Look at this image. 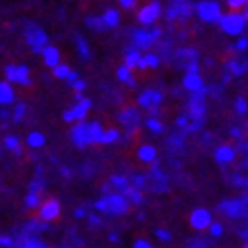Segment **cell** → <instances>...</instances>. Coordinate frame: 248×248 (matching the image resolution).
<instances>
[{
  "label": "cell",
  "mask_w": 248,
  "mask_h": 248,
  "mask_svg": "<svg viewBox=\"0 0 248 248\" xmlns=\"http://www.w3.org/2000/svg\"><path fill=\"white\" fill-rule=\"evenodd\" d=\"M190 224L196 230H206L210 224H212V214H210L208 210H204V208H198L190 216Z\"/></svg>",
  "instance_id": "obj_8"
},
{
  "label": "cell",
  "mask_w": 248,
  "mask_h": 248,
  "mask_svg": "<svg viewBox=\"0 0 248 248\" xmlns=\"http://www.w3.org/2000/svg\"><path fill=\"white\" fill-rule=\"evenodd\" d=\"M145 125H147V129L154 131V133H164V123L159 119H155V117L145 119Z\"/></svg>",
  "instance_id": "obj_28"
},
{
  "label": "cell",
  "mask_w": 248,
  "mask_h": 248,
  "mask_svg": "<svg viewBox=\"0 0 248 248\" xmlns=\"http://www.w3.org/2000/svg\"><path fill=\"white\" fill-rule=\"evenodd\" d=\"M196 12L204 22H220L222 18V10L218 2H200L196 4Z\"/></svg>",
  "instance_id": "obj_5"
},
{
  "label": "cell",
  "mask_w": 248,
  "mask_h": 248,
  "mask_svg": "<svg viewBox=\"0 0 248 248\" xmlns=\"http://www.w3.org/2000/svg\"><path fill=\"white\" fill-rule=\"evenodd\" d=\"M234 109H236L238 115H244L246 113V101H244V97H238L236 99V105H234Z\"/></svg>",
  "instance_id": "obj_41"
},
{
  "label": "cell",
  "mask_w": 248,
  "mask_h": 248,
  "mask_svg": "<svg viewBox=\"0 0 248 248\" xmlns=\"http://www.w3.org/2000/svg\"><path fill=\"white\" fill-rule=\"evenodd\" d=\"M238 234H240V238H244V240H246V236H248V232H246V228H244V230H240Z\"/></svg>",
  "instance_id": "obj_61"
},
{
  "label": "cell",
  "mask_w": 248,
  "mask_h": 248,
  "mask_svg": "<svg viewBox=\"0 0 248 248\" xmlns=\"http://www.w3.org/2000/svg\"><path fill=\"white\" fill-rule=\"evenodd\" d=\"M133 248H154V246L147 242V240H138V242L133 244Z\"/></svg>",
  "instance_id": "obj_49"
},
{
  "label": "cell",
  "mask_w": 248,
  "mask_h": 248,
  "mask_svg": "<svg viewBox=\"0 0 248 248\" xmlns=\"http://www.w3.org/2000/svg\"><path fill=\"white\" fill-rule=\"evenodd\" d=\"M77 48H79V55L81 57H89V46H87V43H85V39H81V36H77Z\"/></svg>",
  "instance_id": "obj_37"
},
{
  "label": "cell",
  "mask_w": 248,
  "mask_h": 248,
  "mask_svg": "<svg viewBox=\"0 0 248 248\" xmlns=\"http://www.w3.org/2000/svg\"><path fill=\"white\" fill-rule=\"evenodd\" d=\"M71 140H73V143L79 147V150H83V147L89 145V133H87V123L85 121H79L77 125L73 127Z\"/></svg>",
  "instance_id": "obj_10"
},
{
  "label": "cell",
  "mask_w": 248,
  "mask_h": 248,
  "mask_svg": "<svg viewBox=\"0 0 248 248\" xmlns=\"http://www.w3.org/2000/svg\"><path fill=\"white\" fill-rule=\"evenodd\" d=\"M246 46H248V39H246V36L236 43V48H238V51H246Z\"/></svg>",
  "instance_id": "obj_51"
},
{
  "label": "cell",
  "mask_w": 248,
  "mask_h": 248,
  "mask_svg": "<svg viewBox=\"0 0 248 248\" xmlns=\"http://www.w3.org/2000/svg\"><path fill=\"white\" fill-rule=\"evenodd\" d=\"M228 6H232V8H242V6H246V2H240V0H232V2H228Z\"/></svg>",
  "instance_id": "obj_54"
},
{
  "label": "cell",
  "mask_w": 248,
  "mask_h": 248,
  "mask_svg": "<svg viewBox=\"0 0 248 248\" xmlns=\"http://www.w3.org/2000/svg\"><path fill=\"white\" fill-rule=\"evenodd\" d=\"M184 87L192 93H198L200 89H204V81L200 75H186L184 77Z\"/></svg>",
  "instance_id": "obj_14"
},
{
  "label": "cell",
  "mask_w": 248,
  "mask_h": 248,
  "mask_svg": "<svg viewBox=\"0 0 248 248\" xmlns=\"http://www.w3.org/2000/svg\"><path fill=\"white\" fill-rule=\"evenodd\" d=\"M244 24H246V8L242 15L238 12H228V15H222L220 18V27L228 36H236L244 31Z\"/></svg>",
  "instance_id": "obj_2"
},
{
  "label": "cell",
  "mask_w": 248,
  "mask_h": 248,
  "mask_svg": "<svg viewBox=\"0 0 248 248\" xmlns=\"http://www.w3.org/2000/svg\"><path fill=\"white\" fill-rule=\"evenodd\" d=\"M117 79L119 81H123V83H127V85H135V81H133V77H131V71H127L125 67H119L117 69Z\"/></svg>",
  "instance_id": "obj_29"
},
{
  "label": "cell",
  "mask_w": 248,
  "mask_h": 248,
  "mask_svg": "<svg viewBox=\"0 0 248 248\" xmlns=\"http://www.w3.org/2000/svg\"><path fill=\"white\" fill-rule=\"evenodd\" d=\"M75 99L77 101H83V93H75Z\"/></svg>",
  "instance_id": "obj_63"
},
{
  "label": "cell",
  "mask_w": 248,
  "mask_h": 248,
  "mask_svg": "<svg viewBox=\"0 0 248 248\" xmlns=\"http://www.w3.org/2000/svg\"><path fill=\"white\" fill-rule=\"evenodd\" d=\"M24 204H27V208H36V206H39L41 204V198L39 196H36V194H29L27 196V202H24Z\"/></svg>",
  "instance_id": "obj_38"
},
{
  "label": "cell",
  "mask_w": 248,
  "mask_h": 248,
  "mask_svg": "<svg viewBox=\"0 0 248 248\" xmlns=\"http://www.w3.org/2000/svg\"><path fill=\"white\" fill-rule=\"evenodd\" d=\"M95 208L99 210V212H105V214L123 216L129 210V202L121 194H109V196H103L101 200H97Z\"/></svg>",
  "instance_id": "obj_1"
},
{
  "label": "cell",
  "mask_w": 248,
  "mask_h": 248,
  "mask_svg": "<svg viewBox=\"0 0 248 248\" xmlns=\"http://www.w3.org/2000/svg\"><path fill=\"white\" fill-rule=\"evenodd\" d=\"M178 125H180V127H188V117L182 115V117L178 119Z\"/></svg>",
  "instance_id": "obj_57"
},
{
  "label": "cell",
  "mask_w": 248,
  "mask_h": 248,
  "mask_svg": "<svg viewBox=\"0 0 248 248\" xmlns=\"http://www.w3.org/2000/svg\"><path fill=\"white\" fill-rule=\"evenodd\" d=\"M87 27L89 29H93V31H97V32H103L107 27L103 24V20L101 18H95V16H89L87 18Z\"/></svg>",
  "instance_id": "obj_31"
},
{
  "label": "cell",
  "mask_w": 248,
  "mask_h": 248,
  "mask_svg": "<svg viewBox=\"0 0 248 248\" xmlns=\"http://www.w3.org/2000/svg\"><path fill=\"white\" fill-rule=\"evenodd\" d=\"M140 61H141L140 51H135V48H133V51H127V55H125V65H123V67H125L127 71H131L133 67H138Z\"/></svg>",
  "instance_id": "obj_20"
},
{
  "label": "cell",
  "mask_w": 248,
  "mask_h": 248,
  "mask_svg": "<svg viewBox=\"0 0 248 248\" xmlns=\"http://www.w3.org/2000/svg\"><path fill=\"white\" fill-rule=\"evenodd\" d=\"M190 117L194 121H204V117H206L204 103H190Z\"/></svg>",
  "instance_id": "obj_19"
},
{
  "label": "cell",
  "mask_w": 248,
  "mask_h": 248,
  "mask_svg": "<svg viewBox=\"0 0 248 248\" xmlns=\"http://www.w3.org/2000/svg\"><path fill=\"white\" fill-rule=\"evenodd\" d=\"M4 75H6V83H18V85H31V71L29 67H12L8 65L4 69Z\"/></svg>",
  "instance_id": "obj_6"
},
{
  "label": "cell",
  "mask_w": 248,
  "mask_h": 248,
  "mask_svg": "<svg viewBox=\"0 0 248 248\" xmlns=\"http://www.w3.org/2000/svg\"><path fill=\"white\" fill-rule=\"evenodd\" d=\"M206 230H208V234H210V236H214V238L222 236V232H224V228H222V224H220V222H212V224H210Z\"/></svg>",
  "instance_id": "obj_34"
},
{
  "label": "cell",
  "mask_w": 248,
  "mask_h": 248,
  "mask_svg": "<svg viewBox=\"0 0 248 248\" xmlns=\"http://www.w3.org/2000/svg\"><path fill=\"white\" fill-rule=\"evenodd\" d=\"M230 133H232V138H234V140H240V138H242V131H240L238 127H232Z\"/></svg>",
  "instance_id": "obj_52"
},
{
  "label": "cell",
  "mask_w": 248,
  "mask_h": 248,
  "mask_svg": "<svg viewBox=\"0 0 248 248\" xmlns=\"http://www.w3.org/2000/svg\"><path fill=\"white\" fill-rule=\"evenodd\" d=\"M69 73H71V69H69L67 65H57L55 71H53V75H55L57 79H67Z\"/></svg>",
  "instance_id": "obj_35"
},
{
  "label": "cell",
  "mask_w": 248,
  "mask_h": 248,
  "mask_svg": "<svg viewBox=\"0 0 248 248\" xmlns=\"http://www.w3.org/2000/svg\"><path fill=\"white\" fill-rule=\"evenodd\" d=\"M41 190H43V180H41V178L32 180V184H31V194H36V196H39Z\"/></svg>",
  "instance_id": "obj_42"
},
{
  "label": "cell",
  "mask_w": 248,
  "mask_h": 248,
  "mask_svg": "<svg viewBox=\"0 0 248 248\" xmlns=\"http://www.w3.org/2000/svg\"><path fill=\"white\" fill-rule=\"evenodd\" d=\"M87 218H89V224L91 226H99V224H101V218H99L97 214H89Z\"/></svg>",
  "instance_id": "obj_47"
},
{
  "label": "cell",
  "mask_w": 248,
  "mask_h": 248,
  "mask_svg": "<svg viewBox=\"0 0 248 248\" xmlns=\"http://www.w3.org/2000/svg\"><path fill=\"white\" fill-rule=\"evenodd\" d=\"M15 101V91H12V87L4 81L0 83V105H8Z\"/></svg>",
  "instance_id": "obj_16"
},
{
  "label": "cell",
  "mask_w": 248,
  "mask_h": 248,
  "mask_svg": "<svg viewBox=\"0 0 248 248\" xmlns=\"http://www.w3.org/2000/svg\"><path fill=\"white\" fill-rule=\"evenodd\" d=\"M79 105H83V107H85V109H87V111H89V109H91V105H93V103H91V99H83V101H79Z\"/></svg>",
  "instance_id": "obj_56"
},
{
  "label": "cell",
  "mask_w": 248,
  "mask_h": 248,
  "mask_svg": "<svg viewBox=\"0 0 248 248\" xmlns=\"http://www.w3.org/2000/svg\"><path fill=\"white\" fill-rule=\"evenodd\" d=\"M141 63H143V67L147 69H155L157 65H159V59H157V55H145V57H141Z\"/></svg>",
  "instance_id": "obj_32"
},
{
  "label": "cell",
  "mask_w": 248,
  "mask_h": 248,
  "mask_svg": "<svg viewBox=\"0 0 248 248\" xmlns=\"http://www.w3.org/2000/svg\"><path fill=\"white\" fill-rule=\"evenodd\" d=\"M218 210L228 218H246V196L236 200H222Z\"/></svg>",
  "instance_id": "obj_3"
},
{
  "label": "cell",
  "mask_w": 248,
  "mask_h": 248,
  "mask_svg": "<svg viewBox=\"0 0 248 248\" xmlns=\"http://www.w3.org/2000/svg\"><path fill=\"white\" fill-rule=\"evenodd\" d=\"M123 8H133V2H131V0H121V2H119Z\"/></svg>",
  "instance_id": "obj_59"
},
{
  "label": "cell",
  "mask_w": 248,
  "mask_h": 248,
  "mask_svg": "<svg viewBox=\"0 0 248 248\" xmlns=\"http://www.w3.org/2000/svg\"><path fill=\"white\" fill-rule=\"evenodd\" d=\"M162 99H164L162 91H155V89H147V91H143V93H141V95L138 97V103H140L141 107L157 109V105L162 103Z\"/></svg>",
  "instance_id": "obj_9"
},
{
  "label": "cell",
  "mask_w": 248,
  "mask_h": 248,
  "mask_svg": "<svg viewBox=\"0 0 248 248\" xmlns=\"http://www.w3.org/2000/svg\"><path fill=\"white\" fill-rule=\"evenodd\" d=\"M119 140V131L117 129H107L101 133V140H99V143H103V145H109V143H113Z\"/></svg>",
  "instance_id": "obj_23"
},
{
  "label": "cell",
  "mask_w": 248,
  "mask_h": 248,
  "mask_svg": "<svg viewBox=\"0 0 248 248\" xmlns=\"http://www.w3.org/2000/svg\"><path fill=\"white\" fill-rule=\"evenodd\" d=\"M234 155H236V150H234V147H230V145H220L218 150L214 152L216 164H222V166L234 162Z\"/></svg>",
  "instance_id": "obj_12"
},
{
  "label": "cell",
  "mask_w": 248,
  "mask_h": 248,
  "mask_svg": "<svg viewBox=\"0 0 248 248\" xmlns=\"http://www.w3.org/2000/svg\"><path fill=\"white\" fill-rule=\"evenodd\" d=\"M18 248H46V244H45L43 240H39V238L31 236V238H24Z\"/></svg>",
  "instance_id": "obj_27"
},
{
  "label": "cell",
  "mask_w": 248,
  "mask_h": 248,
  "mask_svg": "<svg viewBox=\"0 0 248 248\" xmlns=\"http://www.w3.org/2000/svg\"><path fill=\"white\" fill-rule=\"evenodd\" d=\"M24 113H27V107H24L22 103L15 109V113H12V117H15V123H18V121H22V117H24Z\"/></svg>",
  "instance_id": "obj_39"
},
{
  "label": "cell",
  "mask_w": 248,
  "mask_h": 248,
  "mask_svg": "<svg viewBox=\"0 0 248 248\" xmlns=\"http://www.w3.org/2000/svg\"><path fill=\"white\" fill-rule=\"evenodd\" d=\"M178 55H180V59H182V61H184V59H188L190 63H196V59H198V53H196V51H192V48H184V51H180Z\"/></svg>",
  "instance_id": "obj_36"
},
{
  "label": "cell",
  "mask_w": 248,
  "mask_h": 248,
  "mask_svg": "<svg viewBox=\"0 0 248 248\" xmlns=\"http://www.w3.org/2000/svg\"><path fill=\"white\" fill-rule=\"evenodd\" d=\"M133 45L138 46V48H147L154 41L150 39V34H147V31H140V29H135L133 32Z\"/></svg>",
  "instance_id": "obj_15"
},
{
  "label": "cell",
  "mask_w": 248,
  "mask_h": 248,
  "mask_svg": "<svg viewBox=\"0 0 248 248\" xmlns=\"http://www.w3.org/2000/svg\"><path fill=\"white\" fill-rule=\"evenodd\" d=\"M101 20H103L105 27H117V22H119V15H117V10H113V8L105 10V15L101 16Z\"/></svg>",
  "instance_id": "obj_21"
},
{
  "label": "cell",
  "mask_w": 248,
  "mask_h": 248,
  "mask_svg": "<svg viewBox=\"0 0 248 248\" xmlns=\"http://www.w3.org/2000/svg\"><path fill=\"white\" fill-rule=\"evenodd\" d=\"M27 143L31 147H43L45 145V135L39 133V131H32V133L27 135Z\"/></svg>",
  "instance_id": "obj_22"
},
{
  "label": "cell",
  "mask_w": 248,
  "mask_h": 248,
  "mask_svg": "<svg viewBox=\"0 0 248 248\" xmlns=\"http://www.w3.org/2000/svg\"><path fill=\"white\" fill-rule=\"evenodd\" d=\"M77 79H79V77H77V73H75V71H71L69 75H67V81H69V83H75Z\"/></svg>",
  "instance_id": "obj_55"
},
{
  "label": "cell",
  "mask_w": 248,
  "mask_h": 248,
  "mask_svg": "<svg viewBox=\"0 0 248 248\" xmlns=\"http://www.w3.org/2000/svg\"><path fill=\"white\" fill-rule=\"evenodd\" d=\"M63 119H65L67 123H71V121H73V115H71V109H67V111H65V113H63Z\"/></svg>",
  "instance_id": "obj_58"
},
{
  "label": "cell",
  "mask_w": 248,
  "mask_h": 248,
  "mask_svg": "<svg viewBox=\"0 0 248 248\" xmlns=\"http://www.w3.org/2000/svg\"><path fill=\"white\" fill-rule=\"evenodd\" d=\"M135 119H138V113H135L133 109H125V111H121V113H119V121H121V123H125L127 127L131 125Z\"/></svg>",
  "instance_id": "obj_26"
},
{
  "label": "cell",
  "mask_w": 248,
  "mask_h": 248,
  "mask_svg": "<svg viewBox=\"0 0 248 248\" xmlns=\"http://www.w3.org/2000/svg\"><path fill=\"white\" fill-rule=\"evenodd\" d=\"M138 157L141 159V162H155V157H157V152H155V147L152 145H143L140 147V152H138Z\"/></svg>",
  "instance_id": "obj_18"
},
{
  "label": "cell",
  "mask_w": 248,
  "mask_h": 248,
  "mask_svg": "<svg viewBox=\"0 0 248 248\" xmlns=\"http://www.w3.org/2000/svg\"><path fill=\"white\" fill-rule=\"evenodd\" d=\"M59 214H61V204H59V200H55V198L46 200L41 208V220H45V222L55 220Z\"/></svg>",
  "instance_id": "obj_11"
},
{
  "label": "cell",
  "mask_w": 248,
  "mask_h": 248,
  "mask_svg": "<svg viewBox=\"0 0 248 248\" xmlns=\"http://www.w3.org/2000/svg\"><path fill=\"white\" fill-rule=\"evenodd\" d=\"M0 248H16V242L10 236H0Z\"/></svg>",
  "instance_id": "obj_40"
},
{
  "label": "cell",
  "mask_w": 248,
  "mask_h": 248,
  "mask_svg": "<svg viewBox=\"0 0 248 248\" xmlns=\"http://www.w3.org/2000/svg\"><path fill=\"white\" fill-rule=\"evenodd\" d=\"M226 69L232 73L234 77H240L246 73V63H236V61H230V63L226 65Z\"/></svg>",
  "instance_id": "obj_24"
},
{
  "label": "cell",
  "mask_w": 248,
  "mask_h": 248,
  "mask_svg": "<svg viewBox=\"0 0 248 248\" xmlns=\"http://www.w3.org/2000/svg\"><path fill=\"white\" fill-rule=\"evenodd\" d=\"M147 34H150V39L154 41V39H157V36H162V29H157V27H155V29H152Z\"/></svg>",
  "instance_id": "obj_50"
},
{
  "label": "cell",
  "mask_w": 248,
  "mask_h": 248,
  "mask_svg": "<svg viewBox=\"0 0 248 248\" xmlns=\"http://www.w3.org/2000/svg\"><path fill=\"white\" fill-rule=\"evenodd\" d=\"M230 180L234 182V186H238V188H246V180H244V178H240V176H232Z\"/></svg>",
  "instance_id": "obj_46"
},
{
  "label": "cell",
  "mask_w": 248,
  "mask_h": 248,
  "mask_svg": "<svg viewBox=\"0 0 248 248\" xmlns=\"http://www.w3.org/2000/svg\"><path fill=\"white\" fill-rule=\"evenodd\" d=\"M186 248H208L204 242H196V244H192V246H186Z\"/></svg>",
  "instance_id": "obj_60"
},
{
  "label": "cell",
  "mask_w": 248,
  "mask_h": 248,
  "mask_svg": "<svg viewBox=\"0 0 248 248\" xmlns=\"http://www.w3.org/2000/svg\"><path fill=\"white\" fill-rule=\"evenodd\" d=\"M166 16H168L170 20H173V18H178V6H176V4H171V6L168 8V12H166Z\"/></svg>",
  "instance_id": "obj_44"
},
{
  "label": "cell",
  "mask_w": 248,
  "mask_h": 248,
  "mask_svg": "<svg viewBox=\"0 0 248 248\" xmlns=\"http://www.w3.org/2000/svg\"><path fill=\"white\" fill-rule=\"evenodd\" d=\"M75 218H79V220H81V218H87L85 208H77V210H75Z\"/></svg>",
  "instance_id": "obj_53"
},
{
  "label": "cell",
  "mask_w": 248,
  "mask_h": 248,
  "mask_svg": "<svg viewBox=\"0 0 248 248\" xmlns=\"http://www.w3.org/2000/svg\"><path fill=\"white\" fill-rule=\"evenodd\" d=\"M87 133H89V143H99L101 140V125H99V121H93V123H87Z\"/></svg>",
  "instance_id": "obj_17"
},
{
  "label": "cell",
  "mask_w": 248,
  "mask_h": 248,
  "mask_svg": "<svg viewBox=\"0 0 248 248\" xmlns=\"http://www.w3.org/2000/svg\"><path fill=\"white\" fill-rule=\"evenodd\" d=\"M109 240H111V242H117V240H119V238H117V236H115V234H109Z\"/></svg>",
  "instance_id": "obj_62"
},
{
  "label": "cell",
  "mask_w": 248,
  "mask_h": 248,
  "mask_svg": "<svg viewBox=\"0 0 248 248\" xmlns=\"http://www.w3.org/2000/svg\"><path fill=\"white\" fill-rule=\"evenodd\" d=\"M71 115H73V121H83L85 119V115H87V109L83 107V105H75V107H73L71 109Z\"/></svg>",
  "instance_id": "obj_33"
},
{
  "label": "cell",
  "mask_w": 248,
  "mask_h": 248,
  "mask_svg": "<svg viewBox=\"0 0 248 248\" xmlns=\"http://www.w3.org/2000/svg\"><path fill=\"white\" fill-rule=\"evenodd\" d=\"M73 89H75L77 93H83V89H85V81H81V79H77L75 83H73Z\"/></svg>",
  "instance_id": "obj_48"
},
{
  "label": "cell",
  "mask_w": 248,
  "mask_h": 248,
  "mask_svg": "<svg viewBox=\"0 0 248 248\" xmlns=\"http://www.w3.org/2000/svg\"><path fill=\"white\" fill-rule=\"evenodd\" d=\"M41 55L45 57V65H46V67H53V69H55V67L59 65L61 55H59V51H57L55 46H45Z\"/></svg>",
  "instance_id": "obj_13"
},
{
  "label": "cell",
  "mask_w": 248,
  "mask_h": 248,
  "mask_svg": "<svg viewBox=\"0 0 248 248\" xmlns=\"http://www.w3.org/2000/svg\"><path fill=\"white\" fill-rule=\"evenodd\" d=\"M186 71H188V75H198V63H186Z\"/></svg>",
  "instance_id": "obj_45"
},
{
  "label": "cell",
  "mask_w": 248,
  "mask_h": 248,
  "mask_svg": "<svg viewBox=\"0 0 248 248\" xmlns=\"http://www.w3.org/2000/svg\"><path fill=\"white\" fill-rule=\"evenodd\" d=\"M4 145L8 147L10 152H15V154H20V141L16 135H8V138L4 140Z\"/></svg>",
  "instance_id": "obj_30"
},
{
  "label": "cell",
  "mask_w": 248,
  "mask_h": 248,
  "mask_svg": "<svg viewBox=\"0 0 248 248\" xmlns=\"http://www.w3.org/2000/svg\"><path fill=\"white\" fill-rule=\"evenodd\" d=\"M111 184H113V188H115V190H119V194H123V192L129 188L127 178H123V176H113V178H111Z\"/></svg>",
  "instance_id": "obj_25"
},
{
  "label": "cell",
  "mask_w": 248,
  "mask_h": 248,
  "mask_svg": "<svg viewBox=\"0 0 248 248\" xmlns=\"http://www.w3.org/2000/svg\"><path fill=\"white\" fill-rule=\"evenodd\" d=\"M27 41H29V45H31V48L36 53V55H41L43 53V48L46 46V41H48V36H46V32L39 27V24H29L27 27Z\"/></svg>",
  "instance_id": "obj_4"
},
{
  "label": "cell",
  "mask_w": 248,
  "mask_h": 248,
  "mask_svg": "<svg viewBox=\"0 0 248 248\" xmlns=\"http://www.w3.org/2000/svg\"><path fill=\"white\" fill-rule=\"evenodd\" d=\"M155 236H157L159 240H164V242H170V240H171V234H170L168 230H162V228L155 230Z\"/></svg>",
  "instance_id": "obj_43"
},
{
  "label": "cell",
  "mask_w": 248,
  "mask_h": 248,
  "mask_svg": "<svg viewBox=\"0 0 248 248\" xmlns=\"http://www.w3.org/2000/svg\"><path fill=\"white\" fill-rule=\"evenodd\" d=\"M159 15H162V6H159L157 2H152V4L143 6L138 12V20L143 24V27H152V24L159 18Z\"/></svg>",
  "instance_id": "obj_7"
}]
</instances>
